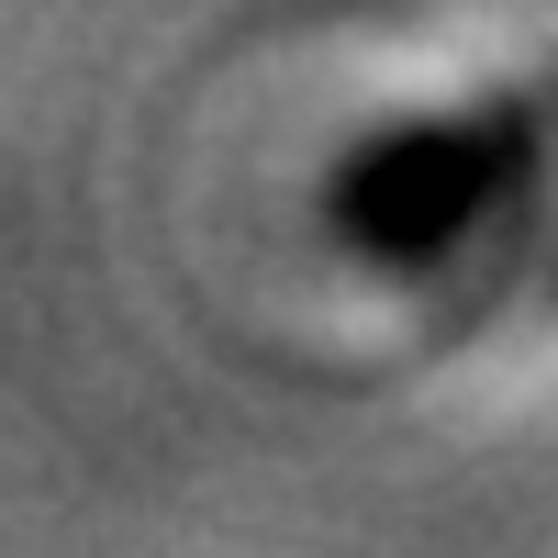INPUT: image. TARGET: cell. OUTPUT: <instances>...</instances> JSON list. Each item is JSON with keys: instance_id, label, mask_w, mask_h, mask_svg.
Returning a JSON list of instances; mask_svg holds the SVG:
<instances>
[{"instance_id": "cell-1", "label": "cell", "mask_w": 558, "mask_h": 558, "mask_svg": "<svg viewBox=\"0 0 558 558\" xmlns=\"http://www.w3.org/2000/svg\"><path fill=\"white\" fill-rule=\"evenodd\" d=\"M525 168V123L514 112H470V123H402V134H368V146L336 168V235L357 257H391V268H425L447 257L470 223L502 202V179Z\"/></svg>"}]
</instances>
